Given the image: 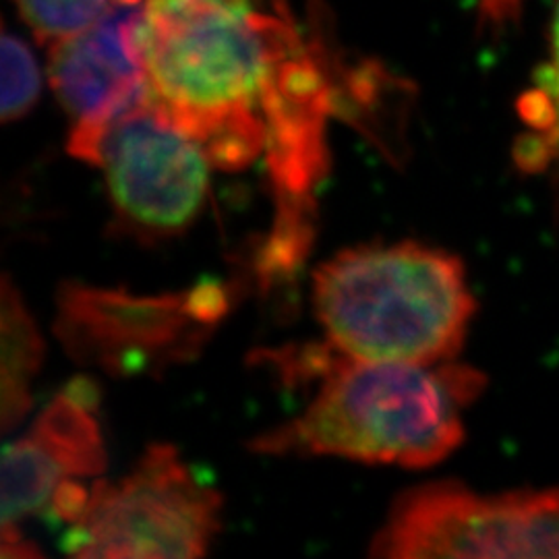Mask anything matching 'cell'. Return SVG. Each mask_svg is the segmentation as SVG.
Here are the masks:
<instances>
[{"label": "cell", "mask_w": 559, "mask_h": 559, "mask_svg": "<svg viewBox=\"0 0 559 559\" xmlns=\"http://www.w3.org/2000/svg\"><path fill=\"white\" fill-rule=\"evenodd\" d=\"M286 0H143L138 46L150 104L221 170L263 156V108L305 44Z\"/></svg>", "instance_id": "obj_1"}, {"label": "cell", "mask_w": 559, "mask_h": 559, "mask_svg": "<svg viewBox=\"0 0 559 559\" xmlns=\"http://www.w3.org/2000/svg\"><path fill=\"white\" fill-rule=\"evenodd\" d=\"M320 390L284 425L249 441L265 456H336L367 464L429 468L464 441V411L485 376L471 365L359 360L325 342Z\"/></svg>", "instance_id": "obj_2"}, {"label": "cell", "mask_w": 559, "mask_h": 559, "mask_svg": "<svg viewBox=\"0 0 559 559\" xmlns=\"http://www.w3.org/2000/svg\"><path fill=\"white\" fill-rule=\"evenodd\" d=\"M313 307L340 355L415 365L456 359L477 311L462 260L415 240L359 245L323 261Z\"/></svg>", "instance_id": "obj_3"}, {"label": "cell", "mask_w": 559, "mask_h": 559, "mask_svg": "<svg viewBox=\"0 0 559 559\" xmlns=\"http://www.w3.org/2000/svg\"><path fill=\"white\" fill-rule=\"evenodd\" d=\"M67 526L62 543L73 558H201L221 533L222 498L175 445L152 443L120 479H94Z\"/></svg>", "instance_id": "obj_4"}, {"label": "cell", "mask_w": 559, "mask_h": 559, "mask_svg": "<svg viewBox=\"0 0 559 559\" xmlns=\"http://www.w3.org/2000/svg\"><path fill=\"white\" fill-rule=\"evenodd\" d=\"M57 309L55 332L73 359L129 378L195 359L228 313L230 293L216 280L166 295L67 282Z\"/></svg>", "instance_id": "obj_5"}, {"label": "cell", "mask_w": 559, "mask_h": 559, "mask_svg": "<svg viewBox=\"0 0 559 559\" xmlns=\"http://www.w3.org/2000/svg\"><path fill=\"white\" fill-rule=\"evenodd\" d=\"M371 558H559V487L483 496L456 480L402 491Z\"/></svg>", "instance_id": "obj_6"}, {"label": "cell", "mask_w": 559, "mask_h": 559, "mask_svg": "<svg viewBox=\"0 0 559 559\" xmlns=\"http://www.w3.org/2000/svg\"><path fill=\"white\" fill-rule=\"evenodd\" d=\"M96 166L104 173L112 230L154 245L187 233L203 212L214 166L147 102L104 135Z\"/></svg>", "instance_id": "obj_7"}, {"label": "cell", "mask_w": 559, "mask_h": 559, "mask_svg": "<svg viewBox=\"0 0 559 559\" xmlns=\"http://www.w3.org/2000/svg\"><path fill=\"white\" fill-rule=\"evenodd\" d=\"M143 2H115L92 27L50 46L48 78L71 119L67 152L96 166L106 131L150 102L138 46Z\"/></svg>", "instance_id": "obj_8"}, {"label": "cell", "mask_w": 559, "mask_h": 559, "mask_svg": "<svg viewBox=\"0 0 559 559\" xmlns=\"http://www.w3.org/2000/svg\"><path fill=\"white\" fill-rule=\"evenodd\" d=\"M98 390L90 380L71 381L41 411L34 425L2 454V520H23L50 512L69 480L98 479L108 456L98 420Z\"/></svg>", "instance_id": "obj_9"}, {"label": "cell", "mask_w": 559, "mask_h": 559, "mask_svg": "<svg viewBox=\"0 0 559 559\" xmlns=\"http://www.w3.org/2000/svg\"><path fill=\"white\" fill-rule=\"evenodd\" d=\"M44 340L11 276L0 286V427L11 433L32 408Z\"/></svg>", "instance_id": "obj_10"}, {"label": "cell", "mask_w": 559, "mask_h": 559, "mask_svg": "<svg viewBox=\"0 0 559 559\" xmlns=\"http://www.w3.org/2000/svg\"><path fill=\"white\" fill-rule=\"evenodd\" d=\"M117 0H15L21 17L41 44L71 38L100 21Z\"/></svg>", "instance_id": "obj_11"}, {"label": "cell", "mask_w": 559, "mask_h": 559, "mask_svg": "<svg viewBox=\"0 0 559 559\" xmlns=\"http://www.w3.org/2000/svg\"><path fill=\"white\" fill-rule=\"evenodd\" d=\"M40 96V69L29 48L9 32L2 36V122L20 120Z\"/></svg>", "instance_id": "obj_12"}, {"label": "cell", "mask_w": 559, "mask_h": 559, "mask_svg": "<svg viewBox=\"0 0 559 559\" xmlns=\"http://www.w3.org/2000/svg\"><path fill=\"white\" fill-rule=\"evenodd\" d=\"M533 92H537L540 98L547 102V106L551 108V112L556 117L554 131L547 133L545 138L551 141V145L556 147L559 156V0L554 23H551V34H549V57H547V62L537 71V80H535Z\"/></svg>", "instance_id": "obj_13"}, {"label": "cell", "mask_w": 559, "mask_h": 559, "mask_svg": "<svg viewBox=\"0 0 559 559\" xmlns=\"http://www.w3.org/2000/svg\"><path fill=\"white\" fill-rule=\"evenodd\" d=\"M38 547L25 539L20 526H0V558H40Z\"/></svg>", "instance_id": "obj_14"}, {"label": "cell", "mask_w": 559, "mask_h": 559, "mask_svg": "<svg viewBox=\"0 0 559 559\" xmlns=\"http://www.w3.org/2000/svg\"><path fill=\"white\" fill-rule=\"evenodd\" d=\"M519 0H480V13L493 23L510 20L516 13Z\"/></svg>", "instance_id": "obj_15"}, {"label": "cell", "mask_w": 559, "mask_h": 559, "mask_svg": "<svg viewBox=\"0 0 559 559\" xmlns=\"http://www.w3.org/2000/svg\"><path fill=\"white\" fill-rule=\"evenodd\" d=\"M119 2H143V0H119Z\"/></svg>", "instance_id": "obj_16"}]
</instances>
